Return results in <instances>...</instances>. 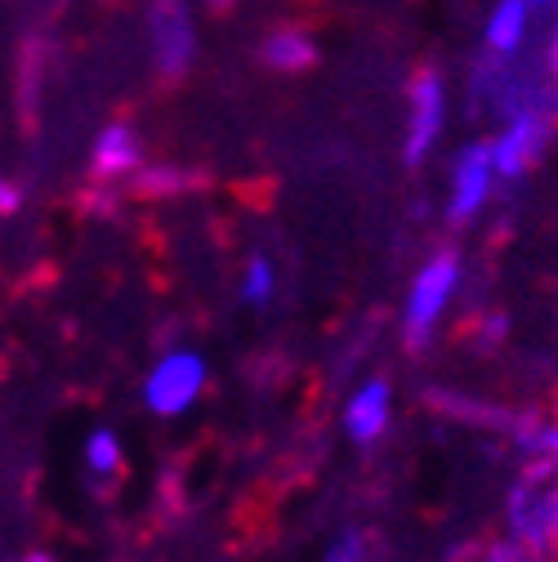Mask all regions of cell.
I'll return each instance as SVG.
<instances>
[{
	"label": "cell",
	"mask_w": 558,
	"mask_h": 562,
	"mask_svg": "<svg viewBox=\"0 0 558 562\" xmlns=\"http://www.w3.org/2000/svg\"><path fill=\"white\" fill-rule=\"evenodd\" d=\"M460 286H465V263L456 250H434L421 268H415L406 300H402V339L411 348H421L438 335L451 304L460 300Z\"/></svg>",
	"instance_id": "cell-1"
},
{
	"label": "cell",
	"mask_w": 558,
	"mask_h": 562,
	"mask_svg": "<svg viewBox=\"0 0 558 562\" xmlns=\"http://www.w3.org/2000/svg\"><path fill=\"white\" fill-rule=\"evenodd\" d=\"M510 531L518 549L549 558L558 553V460H532L527 473L514 482L505 505Z\"/></svg>",
	"instance_id": "cell-2"
},
{
	"label": "cell",
	"mask_w": 558,
	"mask_h": 562,
	"mask_svg": "<svg viewBox=\"0 0 558 562\" xmlns=\"http://www.w3.org/2000/svg\"><path fill=\"white\" fill-rule=\"evenodd\" d=\"M451 121V90L438 67H421L406 86V134H402V157L406 166H425Z\"/></svg>",
	"instance_id": "cell-3"
},
{
	"label": "cell",
	"mask_w": 558,
	"mask_h": 562,
	"mask_svg": "<svg viewBox=\"0 0 558 562\" xmlns=\"http://www.w3.org/2000/svg\"><path fill=\"white\" fill-rule=\"evenodd\" d=\"M501 175L492 166V153H487V138H473V144L456 148L451 170H447V220L456 228L482 220L492 210L496 192H501Z\"/></svg>",
	"instance_id": "cell-4"
},
{
	"label": "cell",
	"mask_w": 558,
	"mask_h": 562,
	"mask_svg": "<svg viewBox=\"0 0 558 562\" xmlns=\"http://www.w3.org/2000/svg\"><path fill=\"white\" fill-rule=\"evenodd\" d=\"M554 125H558V116H549V112H518L487 134V153H492L501 183H518L536 170V161L545 157L549 138H554Z\"/></svg>",
	"instance_id": "cell-5"
},
{
	"label": "cell",
	"mask_w": 558,
	"mask_h": 562,
	"mask_svg": "<svg viewBox=\"0 0 558 562\" xmlns=\"http://www.w3.org/2000/svg\"><path fill=\"white\" fill-rule=\"evenodd\" d=\"M545 14L549 5H532V0H501V5H492L482 14V58L527 63L536 54Z\"/></svg>",
	"instance_id": "cell-6"
},
{
	"label": "cell",
	"mask_w": 558,
	"mask_h": 562,
	"mask_svg": "<svg viewBox=\"0 0 558 562\" xmlns=\"http://www.w3.org/2000/svg\"><path fill=\"white\" fill-rule=\"evenodd\" d=\"M201 393H205V362H201V353H192V348L166 353L148 371V384H144V402L153 415H183Z\"/></svg>",
	"instance_id": "cell-7"
},
{
	"label": "cell",
	"mask_w": 558,
	"mask_h": 562,
	"mask_svg": "<svg viewBox=\"0 0 558 562\" xmlns=\"http://www.w3.org/2000/svg\"><path fill=\"white\" fill-rule=\"evenodd\" d=\"M148 36H153V63L161 77H183L197 54V27L183 5H153L148 10Z\"/></svg>",
	"instance_id": "cell-8"
},
{
	"label": "cell",
	"mask_w": 558,
	"mask_h": 562,
	"mask_svg": "<svg viewBox=\"0 0 558 562\" xmlns=\"http://www.w3.org/2000/svg\"><path fill=\"white\" fill-rule=\"evenodd\" d=\"M389 429H393V384L371 375V380H362L354 393H348V402H344V434L354 438L358 447H371Z\"/></svg>",
	"instance_id": "cell-9"
},
{
	"label": "cell",
	"mask_w": 558,
	"mask_h": 562,
	"mask_svg": "<svg viewBox=\"0 0 558 562\" xmlns=\"http://www.w3.org/2000/svg\"><path fill=\"white\" fill-rule=\"evenodd\" d=\"M144 166V144L130 125H103V134L94 138V157H90V170L94 179H134V170Z\"/></svg>",
	"instance_id": "cell-10"
},
{
	"label": "cell",
	"mask_w": 558,
	"mask_h": 562,
	"mask_svg": "<svg viewBox=\"0 0 558 562\" xmlns=\"http://www.w3.org/2000/svg\"><path fill=\"white\" fill-rule=\"evenodd\" d=\"M259 58L272 67V72H309L317 63V41L304 27H277L264 36Z\"/></svg>",
	"instance_id": "cell-11"
},
{
	"label": "cell",
	"mask_w": 558,
	"mask_h": 562,
	"mask_svg": "<svg viewBox=\"0 0 558 562\" xmlns=\"http://www.w3.org/2000/svg\"><path fill=\"white\" fill-rule=\"evenodd\" d=\"M86 469L99 477V482H112L121 473V438L112 429H94L86 438Z\"/></svg>",
	"instance_id": "cell-12"
},
{
	"label": "cell",
	"mask_w": 558,
	"mask_h": 562,
	"mask_svg": "<svg viewBox=\"0 0 558 562\" xmlns=\"http://www.w3.org/2000/svg\"><path fill=\"white\" fill-rule=\"evenodd\" d=\"M272 291H277V272H272V263H268L264 255H250L246 277H242V300L255 304V308H264V304H272Z\"/></svg>",
	"instance_id": "cell-13"
},
{
	"label": "cell",
	"mask_w": 558,
	"mask_h": 562,
	"mask_svg": "<svg viewBox=\"0 0 558 562\" xmlns=\"http://www.w3.org/2000/svg\"><path fill=\"white\" fill-rule=\"evenodd\" d=\"M367 553H371V540H367L362 531H344V536L326 549V562H367Z\"/></svg>",
	"instance_id": "cell-14"
},
{
	"label": "cell",
	"mask_w": 558,
	"mask_h": 562,
	"mask_svg": "<svg viewBox=\"0 0 558 562\" xmlns=\"http://www.w3.org/2000/svg\"><path fill=\"white\" fill-rule=\"evenodd\" d=\"M23 205V196H19V188L14 183H0V215H14V210Z\"/></svg>",
	"instance_id": "cell-15"
},
{
	"label": "cell",
	"mask_w": 558,
	"mask_h": 562,
	"mask_svg": "<svg viewBox=\"0 0 558 562\" xmlns=\"http://www.w3.org/2000/svg\"><path fill=\"white\" fill-rule=\"evenodd\" d=\"M23 562H54L49 553H32V558H23Z\"/></svg>",
	"instance_id": "cell-16"
}]
</instances>
